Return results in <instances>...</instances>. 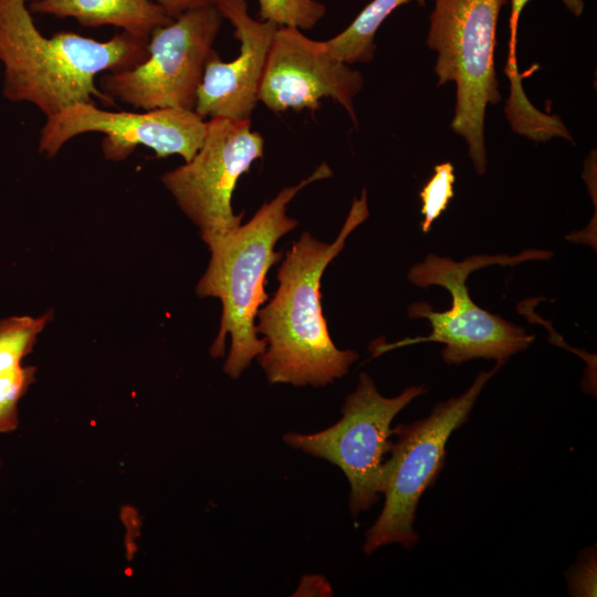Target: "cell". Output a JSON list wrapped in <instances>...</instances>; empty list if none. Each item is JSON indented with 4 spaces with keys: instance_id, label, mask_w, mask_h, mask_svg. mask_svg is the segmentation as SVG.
Wrapping results in <instances>:
<instances>
[{
    "instance_id": "cell-7",
    "label": "cell",
    "mask_w": 597,
    "mask_h": 597,
    "mask_svg": "<svg viewBox=\"0 0 597 597\" xmlns=\"http://www.w3.org/2000/svg\"><path fill=\"white\" fill-rule=\"evenodd\" d=\"M426 386H410L396 397L379 394L373 378L362 373L356 389L342 407V417L333 426L315 433L289 432L283 439L295 449L337 465L350 484L349 509L353 516L369 510L383 493L385 455L390 452L396 415Z\"/></svg>"
},
{
    "instance_id": "cell-12",
    "label": "cell",
    "mask_w": 597,
    "mask_h": 597,
    "mask_svg": "<svg viewBox=\"0 0 597 597\" xmlns=\"http://www.w3.org/2000/svg\"><path fill=\"white\" fill-rule=\"evenodd\" d=\"M217 9L234 28L239 55L223 62L213 51L197 91L195 112L201 118L249 121L259 103V90L269 52L279 28L250 17L245 0H218Z\"/></svg>"
},
{
    "instance_id": "cell-11",
    "label": "cell",
    "mask_w": 597,
    "mask_h": 597,
    "mask_svg": "<svg viewBox=\"0 0 597 597\" xmlns=\"http://www.w3.org/2000/svg\"><path fill=\"white\" fill-rule=\"evenodd\" d=\"M364 86L358 70L335 56L324 41L280 25L262 75L259 102L274 113L315 112L324 97L338 103L357 125L354 101Z\"/></svg>"
},
{
    "instance_id": "cell-15",
    "label": "cell",
    "mask_w": 597,
    "mask_h": 597,
    "mask_svg": "<svg viewBox=\"0 0 597 597\" xmlns=\"http://www.w3.org/2000/svg\"><path fill=\"white\" fill-rule=\"evenodd\" d=\"M51 318L50 311L39 316H10L0 320V371L22 365Z\"/></svg>"
},
{
    "instance_id": "cell-20",
    "label": "cell",
    "mask_w": 597,
    "mask_h": 597,
    "mask_svg": "<svg viewBox=\"0 0 597 597\" xmlns=\"http://www.w3.org/2000/svg\"><path fill=\"white\" fill-rule=\"evenodd\" d=\"M157 4H159L164 11L167 13L168 17H170L172 20L180 17L182 13L216 6L218 0H154Z\"/></svg>"
},
{
    "instance_id": "cell-14",
    "label": "cell",
    "mask_w": 597,
    "mask_h": 597,
    "mask_svg": "<svg viewBox=\"0 0 597 597\" xmlns=\"http://www.w3.org/2000/svg\"><path fill=\"white\" fill-rule=\"evenodd\" d=\"M410 1L425 6L427 0H371L344 31L324 41L327 49L348 64L370 62L379 27L398 7Z\"/></svg>"
},
{
    "instance_id": "cell-3",
    "label": "cell",
    "mask_w": 597,
    "mask_h": 597,
    "mask_svg": "<svg viewBox=\"0 0 597 597\" xmlns=\"http://www.w3.org/2000/svg\"><path fill=\"white\" fill-rule=\"evenodd\" d=\"M332 175L329 166L323 163L298 185L283 188L245 224H240L224 241L209 249V264L196 292L199 297H218L222 302L220 329L210 355H224L229 334L231 347L223 370L233 379L266 349L265 338L258 337L255 317L269 298L266 273L282 259V254L274 251L275 243L297 226L295 219L286 216V206L305 186Z\"/></svg>"
},
{
    "instance_id": "cell-16",
    "label": "cell",
    "mask_w": 597,
    "mask_h": 597,
    "mask_svg": "<svg viewBox=\"0 0 597 597\" xmlns=\"http://www.w3.org/2000/svg\"><path fill=\"white\" fill-rule=\"evenodd\" d=\"M260 18L275 24L312 29L326 13V7L316 0H259Z\"/></svg>"
},
{
    "instance_id": "cell-9",
    "label": "cell",
    "mask_w": 597,
    "mask_h": 597,
    "mask_svg": "<svg viewBox=\"0 0 597 597\" xmlns=\"http://www.w3.org/2000/svg\"><path fill=\"white\" fill-rule=\"evenodd\" d=\"M263 153L264 138L251 129V119L214 117L207 121V134L196 155L161 176L209 249L240 227L243 213L233 212L232 193L239 178Z\"/></svg>"
},
{
    "instance_id": "cell-1",
    "label": "cell",
    "mask_w": 597,
    "mask_h": 597,
    "mask_svg": "<svg viewBox=\"0 0 597 597\" xmlns=\"http://www.w3.org/2000/svg\"><path fill=\"white\" fill-rule=\"evenodd\" d=\"M369 216L364 189L353 200L336 240L324 243L304 232L286 252L277 272L279 287L259 310L255 325L266 341L258 359L271 384L325 386L348 373L357 360L354 350L333 343L321 304V280L347 237Z\"/></svg>"
},
{
    "instance_id": "cell-17",
    "label": "cell",
    "mask_w": 597,
    "mask_h": 597,
    "mask_svg": "<svg viewBox=\"0 0 597 597\" xmlns=\"http://www.w3.org/2000/svg\"><path fill=\"white\" fill-rule=\"evenodd\" d=\"M34 367L23 365L0 371V433L18 428V406L34 381Z\"/></svg>"
},
{
    "instance_id": "cell-18",
    "label": "cell",
    "mask_w": 597,
    "mask_h": 597,
    "mask_svg": "<svg viewBox=\"0 0 597 597\" xmlns=\"http://www.w3.org/2000/svg\"><path fill=\"white\" fill-rule=\"evenodd\" d=\"M454 179L453 165L451 163L439 164L434 167L432 177L420 191L423 216L421 229L423 232L430 230L433 221L444 211L453 197Z\"/></svg>"
},
{
    "instance_id": "cell-13",
    "label": "cell",
    "mask_w": 597,
    "mask_h": 597,
    "mask_svg": "<svg viewBox=\"0 0 597 597\" xmlns=\"http://www.w3.org/2000/svg\"><path fill=\"white\" fill-rule=\"evenodd\" d=\"M28 8L31 13L74 18L84 27L114 25L144 39L172 21L154 0H33Z\"/></svg>"
},
{
    "instance_id": "cell-21",
    "label": "cell",
    "mask_w": 597,
    "mask_h": 597,
    "mask_svg": "<svg viewBox=\"0 0 597 597\" xmlns=\"http://www.w3.org/2000/svg\"><path fill=\"white\" fill-rule=\"evenodd\" d=\"M0 467H1V459H0Z\"/></svg>"
},
{
    "instance_id": "cell-10",
    "label": "cell",
    "mask_w": 597,
    "mask_h": 597,
    "mask_svg": "<svg viewBox=\"0 0 597 597\" xmlns=\"http://www.w3.org/2000/svg\"><path fill=\"white\" fill-rule=\"evenodd\" d=\"M101 133L106 159L121 161L137 146H145L159 158L179 155L189 161L201 147L207 121L195 111L166 107L143 112H113L93 103H78L46 117L39 136V151L54 157L72 138Z\"/></svg>"
},
{
    "instance_id": "cell-8",
    "label": "cell",
    "mask_w": 597,
    "mask_h": 597,
    "mask_svg": "<svg viewBox=\"0 0 597 597\" xmlns=\"http://www.w3.org/2000/svg\"><path fill=\"white\" fill-rule=\"evenodd\" d=\"M223 17L216 6L187 11L155 29L148 56L140 64L104 73L100 90L143 111L176 107L195 109L197 91Z\"/></svg>"
},
{
    "instance_id": "cell-2",
    "label": "cell",
    "mask_w": 597,
    "mask_h": 597,
    "mask_svg": "<svg viewBox=\"0 0 597 597\" xmlns=\"http://www.w3.org/2000/svg\"><path fill=\"white\" fill-rule=\"evenodd\" d=\"M148 40L124 31L104 42L73 32L45 38L24 0H0L2 95L12 103L33 104L45 117L78 103L114 106L96 76L144 62Z\"/></svg>"
},
{
    "instance_id": "cell-19",
    "label": "cell",
    "mask_w": 597,
    "mask_h": 597,
    "mask_svg": "<svg viewBox=\"0 0 597 597\" xmlns=\"http://www.w3.org/2000/svg\"><path fill=\"white\" fill-rule=\"evenodd\" d=\"M530 0H511V10L509 18L510 41H509V55L504 72L510 80V96L511 101H520L525 97V92L522 85V77L517 70L516 61V40L519 20L524 7ZM565 7L570 13L576 17L582 15L585 3L584 0H562Z\"/></svg>"
},
{
    "instance_id": "cell-22",
    "label": "cell",
    "mask_w": 597,
    "mask_h": 597,
    "mask_svg": "<svg viewBox=\"0 0 597 597\" xmlns=\"http://www.w3.org/2000/svg\"><path fill=\"white\" fill-rule=\"evenodd\" d=\"M1 66V65H0Z\"/></svg>"
},
{
    "instance_id": "cell-6",
    "label": "cell",
    "mask_w": 597,
    "mask_h": 597,
    "mask_svg": "<svg viewBox=\"0 0 597 597\" xmlns=\"http://www.w3.org/2000/svg\"><path fill=\"white\" fill-rule=\"evenodd\" d=\"M503 364L496 362L490 371H481L462 395L438 402L426 418L391 429L396 440L385 463V503L366 533L363 549L367 555L392 543L406 549L417 544V506L443 468L448 439L468 420L483 387Z\"/></svg>"
},
{
    "instance_id": "cell-5",
    "label": "cell",
    "mask_w": 597,
    "mask_h": 597,
    "mask_svg": "<svg viewBox=\"0 0 597 597\" xmlns=\"http://www.w3.org/2000/svg\"><path fill=\"white\" fill-rule=\"evenodd\" d=\"M548 256L549 252L534 249L513 256L475 254L461 262L432 253L427 255L425 261L409 270L407 276L411 283L421 287L439 285L448 290L452 297L451 307L437 312L426 302L411 304L408 315L411 318H427L432 332L426 337L408 338L391 346L383 345L379 350L436 342L444 344L441 355L447 364L460 365L474 358L504 363L510 356L526 349L534 336L527 334L523 327L476 305L469 295L465 281L472 272L489 265H515Z\"/></svg>"
},
{
    "instance_id": "cell-4",
    "label": "cell",
    "mask_w": 597,
    "mask_h": 597,
    "mask_svg": "<svg viewBox=\"0 0 597 597\" xmlns=\"http://www.w3.org/2000/svg\"><path fill=\"white\" fill-rule=\"evenodd\" d=\"M507 0H436L428 46L437 52L438 85L454 82L452 130L463 137L479 175L486 170L484 119L489 105L501 101L494 67L496 27Z\"/></svg>"
}]
</instances>
